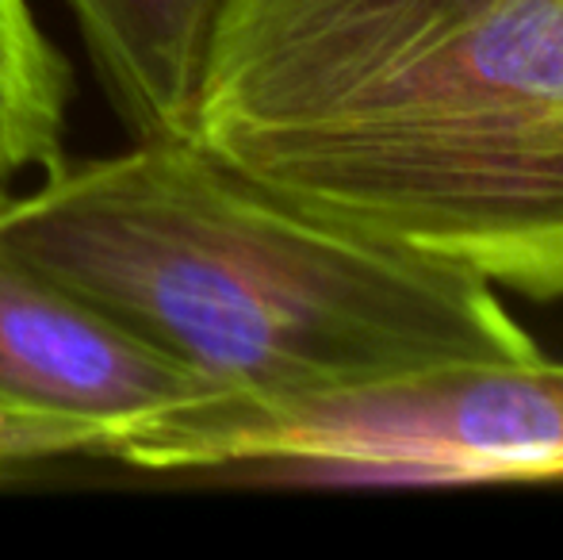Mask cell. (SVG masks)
Masks as SVG:
<instances>
[{
    "instance_id": "obj_1",
    "label": "cell",
    "mask_w": 563,
    "mask_h": 560,
    "mask_svg": "<svg viewBox=\"0 0 563 560\" xmlns=\"http://www.w3.org/2000/svg\"><path fill=\"white\" fill-rule=\"evenodd\" d=\"M192 139L327 223L563 296V0H230Z\"/></svg>"
},
{
    "instance_id": "obj_2",
    "label": "cell",
    "mask_w": 563,
    "mask_h": 560,
    "mask_svg": "<svg viewBox=\"0 0 563 560\" xmlns=\"http://www.w3.org/2000/svg\"><path fill=\"white\" fill-rule=\"evenodd\" d=\"M0 188V250L108 311L216 396H299L533 361L495 284L299 211L196 139H131Z\"/></svg>"
},
{
    "instance_id": "obj_3",
    "label": "cell",
    "mask_w": 563,
    "mask_h": 560,
    "mask_svg": "<svg viewBox=\"0 0 563 560\" xmlns=\"http://www.w3.org/2000/svg\"><path fill=\"white\" fill-rule=\"evenodd\" d=\"M112 457L150 472L391 484L563 476V365L541 353L299 396H211L131 430Z\"/></svg>"
},
{
    "instance_id": "obj_4",
    "label": "cell",
    "mask_w": 563,
    "mask_h": 560,
    "mask_svg": "<svg viewBox=\"0 0 563 560\" xmlns=\"http://www.w3.org/2000/svg\"><path fill=\"white\" fill-rule=\"evenodd\" d=\"M216 392L81 292L0 250V399L89 426L108 457L139 426Z\"/></svg>"
},
{
    "instance_id": "obj_5",
    "label": "cell",
    "mask_w": 563,
    "mask_h": 560,
    "mask_svg": "<svg viewBox=\"0 0 563 560\" xmlns=\"http://www.w3.org/2000/svg\"><path fill=\"white\" fill-rule=\"evenodd\" d=\"M131 139H192L230 0H66Z\"/></svg>"
},
{
    "instance_id": "obj_6",
    "label": "cell",
    "mask_w": 563,
    "mask_h": 560,
    "mask_svg": "<svg viewBox=\"0 0 563 560\" xmlns=\"http://www.w3.org/2000/svg\"><path fill=\"white\" fill-rule=\"evenodd\" d=\"M69 66L27 0H0V185L58 157Z\"/></svg>"
},
{
    "instance_id": "obj_7",
    "label": "cell",
    "mask_w": 563,
    "mask_h": 560,
    "mask_svg": "<svg viewBox=\"0 0 563 560\" xmlns=\"http://www.w3.org/2000/svg\"><path fill=\"white\" fill-rule=\"evenodd\" d=\"M74 453H104L108 438L89 426L43 419V415L20 411V407L0 399V472L12 464H35L54 461V457H74Z\"/></svg>"
}]
</instances>
